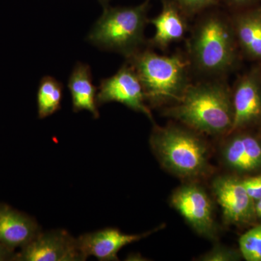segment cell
<instances>
[{"label":"cell","mask_w":261,"mask_h":261,"mask_svg":"<svg viewBox=\"0 0 261 261\" xmlns=\"http://www.w3.org/2000/svg\"><path fill=\"white\" fill-rule=\"evenodd\" d=\"M227 1L232 5H243L250 3L252 0H227Z\"/></svg>","instance_id":"obj_24"},{"label":"cell","mask_w":261,"mask_h":261,"mask_svg":"<svg viewBox=\"0 0 261 261\" xmlns=\"http://www.w3.org/2000/svg\"><path fill=\"white\" fill-rule=\"evenodd\" d=\"M212 190L226 224L245 226L256 219L255 200L247 193L242 180L231 176H218L213 181Z\"/></svg>","instance_id":"obj_9"},{"label":"cell","mask_w":261,"mask_h":261,"mask_svg":"<svg viewBox=\"0 0 261 261\" xmlns=\"http://www.w3.org/2000/svg\"><path fill=\"white\" fill-rule=\"evenodd\" d=\"M255 210L257 218H259L261 215V197L255 201Z\"/></svg>","instance_id":"obj_23"},{"label":"cell","mask_w":261,"mask_h":261,"mask_svg":"<svg viewBox=\"0 0 261 261\" xmlns=\"http://www.w3.org/2000/svg\"><path fill=\"white\" fill-rule=\"evenodd\" d=\"M163 114L200 134L228 135L233 127L232 94L221 80L191 84Z\"/></svg>","instance_id":"obj_1"},{"label":"cell","mask_w":261,"mask_h":261,"mask_svg":"<svg viewBox=\"0 0 261 261\" xmlns=\"http://www.w3.org/2000/svg\"><path fill=\"white\" fill-rule=\"evenodd\" d=\"M18 261H84L78 239L64 229L41 231L16 253Z\"/></svg>","instance_id":"obj_8"},{"label":"cell","mask_w":261,"mask_h":261,"mask_svg":"<svg viewBox=\"0 0 261 261\" xmlns=\"http://www.w3.org/2000/svg\"><path fill=\"white\" fill-rule=\"evenodd\" d=\"M149 0L135 7L103 8L87 37V42L103 51H113L128 58L143 49L145 30L149 23Z\"/></svg>","instance_id":"obj_4"},{"label":"cell","mask_w":261,"mask_h":261,"mask_svg":"<svg viewBox=\"0 0 261 261\" xmlns=\"http://www.w3.org/2000/svg\"><path fill=\"white\" fill-rule=\"evenodd\" d=\"M231 24L243 50L252 58L261 59V10L238 15Z\"/></svg>","instance_id":"obj_16"},{"label":"cell","mask_w":261,"mask_h":261,"mask_svg":"<svg viewBox=\"0 0 261 261\" xmlns=\"http://www.w3.org/2000/svg\"><path fill=\"white\" fill-rule=\"evenodd\" d=\"M16 253L15 250H10L0 245V261L15 260Z\"/></svg>","instance_id":"obj_22"},{"label":"cell","mask_w":261,"mask_h":261,"mask_svg":"<svg viewBox=\"0 0 261 261\" xmlns=\"http://www.w3.org/2000/svg\"><path fill=\"white\" fill-rule=\"evenodd\" d=\"M259 218H260V219H261V215L260 216H259Z\"/></svg>","instance_id":"obj_27"},{"label":"cell","mask_w":261,"mask_h":261,"mask_svg":"<svg viewBox=\"0 0 261 261\" xmlns=\"http://www.w3.org/2000/svg\"><path fill=\"white\" fill-rule=\"evenodd\" d=\"M186 17L173 1L164 0L161 13L149 20L155 29L154 37L149 42L150 45L165 49L172 43L181 40L188 28Z\"/></svg>","instance_id":"obj_13"},{"label":"cell","mask_w":261,"mask_h":261,"mask_svg":"<svg viewBox=\"0 0 261 261\" xmlns=\"http://www.w3.org/2000/svg\"><path fill=\"white\" fill-rule=\"evenodd\" d=\"M68 87L71 95L73 112L87 111L95 119L99 118L97 88L94 85L92 70L88 64L78 62L75 65L68 79Z\"/></svg>","instance_id":"obj_15"},{"label":"cell","mask_w":261,"mask_h":261,"mask_svg":"<svg viewBox=\"0 0 261 261\" xmlns=\"http://www.w3.org/2000/svg\"><path fill=\"white\" fill-rule=\"evenodd\" d=\"M135 70L146 102L161 107L178 102L190 85V63L181 54L161 56L149 49H140L126 58Z\"/></svg>","instance_id":"obj_3"},{"label":"cell","mask_w":261,"mask_h":261,"mask_svg":"<svg viewBox=\"0 0 261 261\" xmlns=\"http://www.w3.org/2000/svg\"><path fill=\"white\" fill-rule=\"evenodd\" d=\"M97 1L99 2V4L102 5L103 8H106L109 6V3L111 0H97Z\"/></svg>","instance_id":"obj_25"},{"label":"cell","mask_w":261,"mask_h":261,"mask_svg":"<svg viewBox=\"0 0 261 261\" xmlns=\"http://www.w3.org/2000/svg\"><path fill=\"white\" fill-rule=\"evenodd\" d=\"M233 121L231 133L261 118V87L259 75L250 73L239 81L232 95Z\"/></svg>","instance_id":"obj_11"},{"label":"cell","mask_w":261,"mask_h":261,"mask_svg":"<svg viewBox=\"0 0 261 261\" xmlns=\"http://www.w3.org/2000/svg\"><path fill=\"white\" fill-rule=\"evenodd\" d=\"M186 16H193L216 4L217 0H173Z\"/></svg>","instance_id":"obj_20"},{"label":"cell","mask_w":261,"mask_h":261,"mask_svg":"<svg viewBox=\"0 0 261 261\" xmlns=\"http://www.w3.org/2000/svg\"><path fill=\"white\" fill-rule=\"evenodd\" d=\"M259 79H260V87H261V73H260V74L259 75Z\"/></svg>","instance_id":"obj_26"},{"label":"cell","mask_w":261,"mask_h":261,"mask_svg":"<svg viewBox=\"0 0 261 261\" xmlns=\"http://www.w3.org/2000/svg\"><path fill=\"white\" fill-rule=\"evenodd\" d=\"M224 163L240 172L261 168V143L250 135H238L228 141L222 151Z\"/></svg>","instance_id":"obj_14"},{"label":"cell","mask_w":261,"mask_h":261,"mask_svg":"<svg viewBox=\"0 0 261 261\" xmlns=\"http://www.w3.org/2000/svg\"><path fill=\"white\" fill-rule=\"evenodd\" d=\"M162 228L161 226L140 234H128L118 228H106L84 233L77 239L86 260L89 256H94L101 261L118 260V252L123 247L147 238Z\"/></svg>","instance_id":"obj_10"},{"label":"cell","mask_w":261,"mask_h":261,"mask_svg":"<svg viewBox=\"0 0 261 261\" xmlns=\"http://www.w3.org/2000/svg\"><path fill=\"white\" fill-rule=\"evenodd\" d=\"M241 252L230 247L216 244L214 247L197 260L202 261H235L240 260ZM243 257V256H242Z\"/></svg>","instance_id":"obj_19"},{"label":"cell","mask_w":261,"mask_h":261,"mask_svg":"<svg viewBox=\"0 0 261 261\" xmlns=\"http://www.w3.org/2000/svg\"><path fill=\"white\" fill-rule=\"evenodd\" d=\"M63 84L49 75L43 77L37 91L38 116L40 119L54 114L61 108Z\"/></svg>","instance_id":"obj_17"},{"label":"cell","mask_w":261,"mask_h":261,"mask_svg":"<svg viewBox=\"0 0 261 261\" xmlns=\"http://www.w3.org/2000/svg\"><path fill=\"white\" fill-rule=\"evenodd\" d=\"M242 256L247 261H261V224L242 235L239 240Z\"/></svg>","instance_id":"obj_18"},{"label":"cell","mask_w":261,"mask_h":261,"mask_svg":"<svg viewBox=\"0 0 261 261\" xmlns=\"http://www.w3.org/2000/svg\"><path fill=\"white\" fill-rule=\"evenodd\" d=\"M42 231L34 218L0 203V245L12 250L21 249Z\"/></svg>","instance_id":"obj_12"},{"label":"cell","mask_w":261,"mask_h":261,"mask_svg":"<svg viewBox=\"0 0 261 261\" xmlns=\"http://www.w3.org/2000/svg\"><path fill=\"white\" fill-rule=\"evenodd\" d=\"M171 202L196 232L210 240L216 238L213 202L202 187L195 183L183 185L173 192Z\"/></svg>","instance_id":"obj_6"},{"label":"cell","mask_w":261,"mask_h":261,"mask_svg":"<svg viewBox=\"0 0 261 261\" xmlns=\"http://www.w3.org/2000/svg\"><path fill=\"white\" fill-rule=\"evenodd\" d=\"M236 41L232 24L222 15H206L196 24L189 40L190 64L203 74H224L236 61Z\"/></svg>","instance_id":"obj_5"},{"label":"cell","mask_w":261,"mask_h":261,"mask_svg":"<svg viewBox=\"0 0 261 261\" xmlns=\"http://www.w3.org/2000/svg\"><path fill=\"white\" fill-rule=\"evenodd\" d=\"M244 187L247 193L254 200H258L261 197V174L258 176L245 178L242 180Z\"/></svg>","instance_id":"obj_21"},{"label":"cell","mask_w":261,"mask_h":261,"mask_svg":"<svg viewBox=\"0 0 261 261\" xmlns=\"http://www.w3.org/2000/svg\"><path fill=\"white\" fill-rule=\"evenodd\" d=\"M113 102L121 103L152 120V113L146 105L140 81L135 70L126 62L112 76L102 79L97 88L98 107Z\"/></svg>","instance_id":"obj_7"},{"label":"cell","mask_w":261,"mask_h":261,"mask_svg":"<svg viewBox=\"0 0 261 261\" xmlns=\"http://www.w3.org/2000/svg\"><path fill=\"white\" fill-rule=\"evenodd\" d=\"M200 135L185 126L154 125L149 144L163 167L178 177L195 181L213 172L208 147Z\"/></svg>","instance_id":"obj_2"}]
</instances>
